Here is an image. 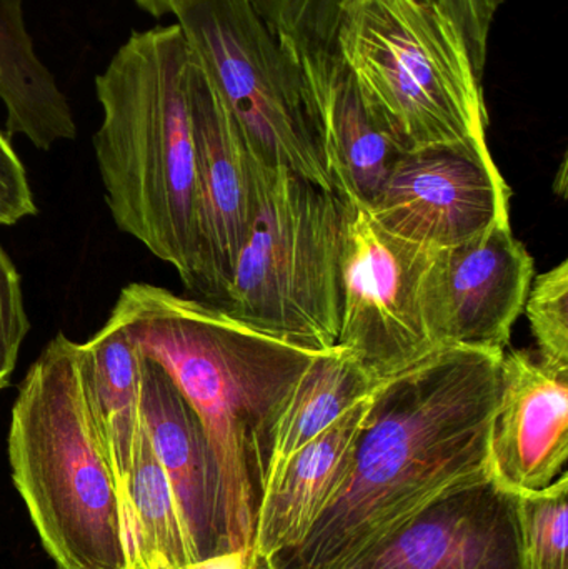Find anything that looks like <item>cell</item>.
<instances>
[{
    "mask_svg": "<svg viewBox=\"0 0 568 569\" xmlns=\"http://www.w3.org/2000/svg\"><path fill=\"white\" fill-rule=\"evenodd\" d=\"M504 353L442 348L383 381L352 470L279 569H349L442 498L490 480Z\"/></svg>",
    "mask_w": 568,
    "mask_h": 569,
    "instance_id": "6da1fadb",
    "label": "cell"
},
{
    "mask_svg": "<svg viewBox=\"0 0 568 569\" xmlns=\"http://www.w3.org/2000/svg\"><path fill=\"white\" fill-rule=\"evenodd\" d=\"M112 311L202 423L219 473L226 551L252 550L267 431L323 350L270 337L216 305L157 284H127Z\"/></svg>",
    "mask_w": 568,
    "mask_h": 569,
    "instance_id": "7a4b0ae2",
    "label": "cell"
},
{
    "mask_svg": "<svg viewBox=\"0 0 568 569\" xmlns=\"http://www.w3.org/2000/svg\"><path fill=\"white\" fill-rule=\"evenodd\" d=\"M190 69L179 23L130 33L96 77L102 122L93 136L113 222L186 287L196 260Z\"/></svg>",
    "mask_w": 568,
    "mask_h": 569,
    "instance_id": "3957f363",
    "label": "cell"
},
{
    "mask_svg": "<svg viewBox=\"0 0 568 569\" xmlns=\"http://www.w3.org/2000/svg\"><path fill=\"white\" fill-rule=\"evenodd\" d=\"M10 471L59 569L133 567L129 517L83 391L80 343L60 331L19 385Z\"/></svg>",
    "mask_w": 568,
    "mask_h": 569,
    "instance_id": "277c9868",
    "label": "cell"
},
{
    "mask_svg": "<svg viewBox=\"0 0 568 569\" xmlns=\"http://www.w3.org/2000/svg\"><path fill=\"white\" fill-rule=\"evenodd\" d=\"M336 53L367 110L403 152L449 149L497 166L489 113L462 32L429 0H352Z\"/></svg>",
    "mask_w": 568,
    "mask_h": 569,
    "instance_id": "5b68a950",
    "label": "cell"
},
{
    "mask_svg": "<svg viewBox=\"0 0 568 569\" xmlns=\"http://www.w3.org/2000/svg\"><path fill=\"white\" fill-rule=\"evenodd\" d=\"M349 210L333 190L262 166L252 229L219 308L299 347H337Z\"/></svg>",
    "mask_w": 568,
    "mask_h": 569,
    "instance_id": "8992f818",
    "label": "cell"
},
{
    "mask_svg": "<svg viewBox=\"0 0 568 569\" xmlns=\"http://www.w3.org/2000/svg\"><path fill=\"white\" fill-rule=\"evenodd\" d=\"M176 19L253 159L333 190L299 67L249 0H197Z\"/></svg>",
    "mask_w": 568,
    "mask_h": 569,
    "instance_id": "52a82bcc",
    "label": "cell"
},
{
    "mask_svg": "<svg viewBox=\"0 0 568 569\" xmlns=\"http://www.w3.org/2000/svg\"><path fill=\"white\" fill-rule=\"evenodd\" d=\"M432 252L383 230L350 206L337 347L389 380L439 351L430 337L423 283Z\"/></svg>",
    "mask_w": 568,
    "mask_h": 569,
    "instance_id": "ba28073f",
    "label": "cell"
},
{
    "mask_svg": "<svg viewBox=\"0 0 568 569\" xmlns=\"http://www.w3.org/2000/svg\"><path fill=\"white\" fill-rule=\"evenodd\" d=\"M190 113L196 146V260L186 288L219 307L252 229L262 166L249 152L193 53Z\"/></svg>",
    "mask_w": 568,
    "mask_h": 569,
    "instance_id": "9c48e42d",
    "label": "cell"
},
{
    "mask_svg": "<svg viewBox=\"0 0 568 569\" xmlns=\"http://www.w3.org/2000/svg\"><path fill=\"white\" fill-rule=\"evenodd\" d=\"M534 259L510 223L462 246L432 252L423 303L439 350L506 353L534 282Z\"/></svg>",
    "mask_w": 568,
    "mask_h": 569,
    "instance_id": "30bf717a",
    "label": "cell"
},
{
    "mask_svg": "<svg viewBox=\"0 0 568 569\" xmlns=\"http://www.w3.org/2000/svg\"><path fill=\"white\" fill-rule=\"evenodd\" d=\"M367 212L392 236L440 252L510 223V189L497 166L459 150H417L400 157Z\"/></svg>",
    "mask_w": 568,
    "mask_h": 569,
    "instance_id": "8fae6325",
    "label": "cell"
},
{
    "mask_svg": "<svg viewBox=\"0 0 568 569\" xmlns=\"http://www.w3.org/2000/svg\"><path fill=\"white\" fill-rule=\"evenodd\" d=\"M568 373L536 351H506L489 438L490 480L514 497L568 477Z\"/></svg>",
    "mask_w": 568,
    "mask_h": 569,
    "instance_id": "7c38bea8",
    "label": "cell"
},
{
    "mask_svg": "<svg viewBox=\"0 0 568 569\" xmlns=\"http://www.w3.org/2000/svg\"><path fill=\"white\" fill-rule=\"evenodd\" d=\"M349 569H519L516 497L494 481L457 491Z\"/></svg>",
    "mask_w": 568,
    "mask_h": 569,
    "instance_id": "4fadbf2b",
    "label": "cell"
},
{
    "mask_svg": "<svg viewBox=\"0 0 568 569\" xmlns=\"http://www.w3.org/2000/svg\"><path fill=\"white\" fill-rule=\"evenodd\" d=\"M286 47L319 123L332 189L350 206L369 210L406 152L367 110L337 53Z\"/></svg>",
    "mask_w": 568,
    "mask_h": 569,
    "instance_id": "5bb4252c",
    "label": "cell"
},
{
    "mask_svg": "<svg viewBox=\"0 0 568 569\" xmlns=\"http://www.w3.org/2000/svg\"><path fill=\"white\" fill-rule=\"evenodd\" d=\"M140 415L176 495L196 560L222 553L219 473L206 431L170 375L147 357L142 363Z\"/></svg>",
    "mask_w": 568,
    "mask_h": 569,
    "instance_id": "9a60e30c",
    "label": "cell"
},
{
    "mask_svg": "<svg viewBox=\"0 0 568 569\" xmlns=\"http://www.w3.org/2000/svg\"><path fill=\"white\" fill-rule=\"evenodd\" d=\"M373 395L290 458L276 487L259 500L253 555L273 560L309 537L352 470Z\"/></svg>",
    "mask_w": 568,
    "mask_h": 569,
    "instance_id": "2e32d148",
    "label": "cell"
},
{
    "mask_svg": "<svg viewBox=\"0 0 568 569\" xmlns=\"http://www.w3.org/2000/svg\"><path fill=\"white\" fill-rule=\"evenodd\" d=\"M383 381L340 347L323 350L280 405L267 431L260 465L259 500L276 487L290 458L372 397ZM259 507V505H257Z\"/></svg>",
    "mask_w": 568,
    "mask_h": 569,
    "instance_id": "e0dca14e",
    "label": "cell"
},
{
    "mask_svg": "<svg viewBox=\"0 0 568 569\" xmlns=\"http://www.w3.org/2000/svg\"><path fill=\"white\" fill-rule=\"evenodd\" d=\"M143 355L116 313L80 343L83 391L103 450L126 490L140 427Z\"/></svg>",
    "mask_w": 568,
    "mask_h": 569,
    "instance_id": "ac0fdd59",
    "label": "cell"
},
{
    "mask_svg": "<svg viewBox=\"0 0 568 569\" xmlns=\"http://www.w3.org/2000/svg\"><path fill=\"white\" fill-rule=\"evenodd\" d=\"M0 100L7 110V137H26L43 152L76 139L69 99L37 56L23 0H0Z\"/></svg>",
    "mask_w": 568,
    "mask_h": 569,
    "instance_id": "d6986e66",
    "label": "cell"
},
{
    "mask_svg": "<svg viewBox=\"0 0 568 569\" xmlns=\"http://www.w3.org/2000/svg\"><path fill=\"white\" fill-rule=\"evenodd\" d=\"M282 42L302 50L336 53L343 10L352 0H249ZM462 32L477 76L484 79L490 33L509 0H429Z\"/></svg>",
    "mask_w": 568,
    "mask_h": 569,
    "instance_id": "ffe728a7",
    "label": "cell"
},
{
    "mask_svg": "<svg viewBox=\"0 0 568 569\" xmlns=\"http://www.w3.org/2000/svg\"><path fill=\"white\" fill-rule=\"evenodd\" d=\"M123 500L129 517L133 567L180 569L196 561L176 495L153 453L142 418Z\"/></svg>",
    "mask_w": 568,
    "mask_h": 569,
    "instance_id": "44dd1931",
    "label": "cell"
},
{
    "mask_svg": "<svg viewBox=\"0 0 568 569\" xmlns=\"http://www.w3.org/2000/svg\"><path fill=\"white\" fill-rule=\"evenodd\" d=\"M519 569H568V477L516 497Z\"/></svg>",
    "mask_w": 568,
    "mask_h": 569,
    "instance_id": "7402d4cb",
    "label": "cell"
},
{
    "mask_svg": "<svg viewBox=\"0 0 568 569\" xmlns=\"http://www.w3.org/2000/svg\"><path fill=\"white\" fill-rule=\"evenodd\" d=\"M524 313L539 360L568 373V260L534 279Z\"/></svg>",
    "mask_w": 568,
    "mask_h": 569,
    "instance_id": "603a6c76",
    "label": "cell"
},
{
    "mask_svg": "<svg viewBox=\"0 0 568 569\" xmlns=\"http://www.w3.org/2000/svg\"><path fill=\"white\" fill-rule=\"evenodd\" d=\"M29 331L22 279L16 263L0 246V391L12 380L20 348Z\"/></svg>",
    "mask_w": 568,
    "mask_h": 569,
    "instance_id": "cb8c5ba5",
    "label": "cell"
},
{
    "mask_svg": "<svg viewBox=\"0 0 568 569\" xmlns=\"http://www.w3.org/2000/svg\"><path fill=\"white\" fill-rule=\"evenodd\" d=\"M37 216L36 200L22 160L0 130V227Z\"/></svg>",
    "mask_w": 568,
    "mask_h": 569,
    "instance_id": "d4e9b609",
    "label": "cell"
},
{
    "mask_svg": "<svg viewBox=\"0 0 568 569\" xmlns=\"http://www.w3.org/2000/svg\"><path fill=\"white\" fill-rule=\"evenodd\" d=\"M252 560V550L237 548V550L222 551L202 560L190 561L180 569H247Z\"/></svg>",
    "mask_w": 568,
    "mask_h": 569,
    "instance_id": "484cf974",
    "label": "cell"
},
{
    "mask_svg": "<svg viewBox=\"0 0 568 569\" xmlns=\"http://www.w3.org/2000/svg\"><path fill=\"white\" fill-rule=\"evenodd\" d=\"M132 2L153 19H162L167 16H179L197 0H132Z\"/></svg>",
    "mask_w": 568,
    "mask_h": 569,
    "instance_id": "4316f807",
    "label": "cell"
},
{
    "mask_svg": "<svg viewBox=\"0 0 568 569\" xmlns=\"http://www.w3.org/2000/svg\"><path fill=\"white\" fill-rule=\"evenodd\" d=\"M247 569H279L270 558L257 557L252 553V560H250L249 568Z\"/></svg>",
    "mask_w": 568,
    "mask_h": 569,
    "instance_id": "83f0119b",
    "label": "cell"
},
{
    "mask_svg": "<svg viewBox=\"0 0 568 569\" xmlns=\"http://www.w3.org/2000/svg\"><path fill=\"white\" fill-rule=\"evenodd\" d=\"M130 569H137V568H136V567H132V568H130Z\"/></svg>",
    "mask_w": 568,
    "mask_h": 569,
    "instance_id": "f1b7e54d",
    "label": "cell"
}]
</instances>
